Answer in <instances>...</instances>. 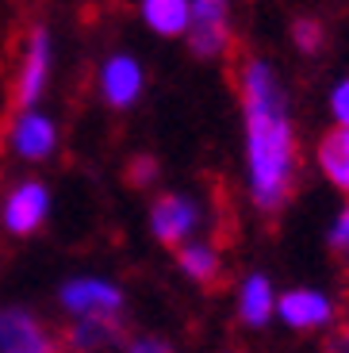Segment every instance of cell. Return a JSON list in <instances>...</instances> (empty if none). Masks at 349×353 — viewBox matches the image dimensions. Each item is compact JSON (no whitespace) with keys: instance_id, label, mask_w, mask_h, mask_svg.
Wrapping results in <instances>:
<instances>
[{"instance_id":"cell-1","label":"cell","mask_w":349,"mask_h":353,"mask_svg":"<svg viewBox=\"0 0 349 353\" xmlns=\"http://www.w3.org/2000/svg\"><path fill=\"white\" fill-rule=\"evenodd\" d=\"M242 112V165L246 196L261 215H277L292 200L299 176V146L292 127L288 88L269 58H246L238 70Z\"/></svg>"},{"instance_id":"cell-2","label":"cell","mask_w":349,"mask_h":353,"mask_svg":"<svg viewBox=\"0 0 349 353\" xmlns=\"http://www.w3.org/2000/svg\"><path fill=\"white\" fill-rule=\"evenodd\" d=\"M58 311L66 319H100V323H123L127 319V288L104 273H73L54 292Z\"/></svg>"},{"instance_id":"cell-3","label":"cell","mask_w":349,"mask_h":353,"mask_svg":"<svg viewBox=\"0 0 349 353\" xmlns=\"http://www.w3.org/2000/svg\"><path fill=\"white\" fill-rule=\"evenodd\" d=\"M208 223V208L196 192H184V188H169V192H157L150 200L146 212V230L157 246L166 250H181L184 242L203 239L200 230Z\"/></svg>"},{"instance_id":"cell-4","label":"cell","mask_w":349,"mask_h":353,"mask_svg":"<svg viewBox=\"0 0 349 353\" xmlns=\"http://www.w3.org/2000/svg\"><path fill=\"white\" fill-rule=\"evenodd\" d=\"M54 192L43 176H19L0 192V230L8 239H35L50 223Z\"/></svg>"},{"instance_id":"cell-5","label":"cell","mask_w":349,"mask_h":353,"mask_svg":"<svg viewBox=\"0 0 349 353\" xmlns=\"http://www.w3.org/2000/svg\"><path fill=\"white\" fill-rule=\"evenodd\" d=\"M54 81V39L46 27H35L23 39L16 65V81H12V97H16V112L27 108H43V97Z\"/></svg>"},{"instance_id":"cell-6","label":"cell","mask_w":349,"mask_h":353,"mask_svg":"<svg viewBox=\"0 0 349 353\" xmlns=\"http://www.w3.org/2000/svg\"><path fill=\"white\" fill-rule=\"evenodd\" d=\"M277 323L292 334H323L338 323V300L315 284L284 288L277 300Z\"/></svg>"},{"instance_id":"cell-7","label":"cell","mask_w":349,"mask_h":353,"mask_svg":"<svg viewBox=\"0 0 349 353\" xmlns=\"http://www.w3.org/2000/svg\"><path fill=\"white\" fill-rule=\"evenodd\" d=\"M61 146V123L46 108H27L16 112L8 123V154L23 165H43Z\"/></svg>"},{"instance_id":"cell-8","label":"cell","mask_w":349,"mask_h":353,"mask_svg":"<svg viewBox=\"0 0 349 353\" xmlns=\"http://www.w3.org/2000/svg\"><path fill=\"white\" fill-rule=\"evenodd\" d=\"M235 23H230V0H192V23H188V50L200 62H219L230 50Z\"/></svg>"},{"instance_id":"cell-9","label":"cell","mask_w":349,"mask_h":353,"mask_svg":"<svg viewBox=\"0 0 349 353\" xmlns=\"http://www.w3.org/2000/svg\"><path fill=\"white\" fill-rule=\"evenodd\" d=\"M97 92L112 112H131L146 92V65L131 50H112L97 70Z\"/></svg>"},{"instance_id":"cell-10","label":"cell","mask_w":349,"mask_h":353,"mask_svg":"<svg viewBox=\"0 0 349 353\" xmlns=\"http://www.w3.org/2000/svg\"><path fill=\"white\" fill-rule=\"evenodd\" d=\"M0 353H61V342L27 303H0Z\"/></svg>"},{"instance_id":"cell-11","label":"cell","mask_w":349,"mask_h":353,"mask_svg":"<svg viewBox=\"0 0 349 353\" xmlns=\"http://www.w3.org/2000/svg\"><path fill=\"white\" fill-rule=\"evenodd\" d=\"M277 300L280 288L265 269H250L235 284V315L246 330H265L269 323H277Z\"/></svg>"},{"instance_id":"cell-12","label":"cell","mask_w":349,"mask_h":353,"mask_svg":"<svg viewBox=\"0 0 349 353\" xmlns=\"http://www.w3.org/2000/svg\"><path fill=\"white\" fill-rule=\"evenodd\" d=\"M315 169L338 196L349 200V127H330L315 142Z\"/></svg>"},{"instance_id":"cell-13","label":"cell","mask_w":349,"mask_h":353,"mask_svg":"<svg viewBox=\"0 0 349 353\" xmlns=\"http://www.w3.org/2000/svg\"><path fill=\"white\" fill-rule=\"evenodd\" d=\"M139 16L157 39H184L192 23V0H139Z\"/></svg>"},{"instance_id":"cell-14","label":"cell","mask_w":349,"mask_h":353,"mask_svg":"<svg viewBox=\"0 0 349 353\" xmlns=\"http://www.w3.org/2000/svg\"><path fill=\"white\" fill-rule=\"evenodd\" d=\"M177 269L192 284H215L223 276V250L211 239H192L177 250Z\"/></svg>"},{"instance_id":"cell-15","label":"cell","mask_w":349,"mask_h":353,"mask_svg":"<svg viewBox=\"0 0 349 353\" xmlns=\"http://www.w3.org/2000/svg\"><path fill=\"white\" fill-rule=\"evenodd\" d=\"M123 338V323H100V319H73L66 327V345L73 353H100Z\"/></svg>"},{"instance_id":"cell-16","label":"cell","mask_w":349,"mask_h":353,"mask_svg":"<svg viewBox=\"0 0 349 353\" xmlns=\"http://www.w3.org/2000/svg\"><path fill=\"white\" fill-rule=\"evenodd\" d=\"M292 46H296L303 58H315V54H323V46H326V31H323V23L319 19H311V16H303V19H296L292 23Z\"/></svg>"},{"instance_id":"cell-17","label":"cell","mask_w":349,"mask_h":353,"mask_svg":"<svg viewBox=\"0 0 349 353\" xmlns=\"http://www.w3.org/2000/svg\"><path fill=\"white\" fill-rule=\"evenodd\" d=\"M326 112H330L334 127H349V73L338 77L330 85V97H326Z\"/></svg>"},{"instance_id":"cell-18","label":"cell","mask_w":349,"mask_h":353,"mask_svg":"<svg viewBox=\"0 0 349 353\" xmlns=\"http://www.w3.org/2000/svg\"><path fill=\"white\" fill-rule=\"evenodd\" d=\"M123 353H177V345L161 334H134L123 342Z\"/></svg>"},{"instance_id":"cell-19","label":"cell","mask_w":349,"mask_h":353,"mask_svg":"<svg viewBox=\"0 0 349 353\" xmlns=\"http://www.w3.org/2000/svg\"><path fill=\"white\" fill-rule=\"evenodd\" d=\"M326 242H330V250H341V254L349 250V200L341 203V212L326 227Z\"/></svg>"},{"instance_id":"cell-20","label":"cell","mask_w":349,"mask_h":353,"mask_svg":"<svg viewBox=\"0 0 349 353\" xmlns=\"http://www.w3.org/2000/svg\"><path fill=\"white\" fill-rule=\"evenodd\" d=\"M157 176H161V165H157V158H150V154H142V158L131 165V181H134L139 188L157 185Z\"/></svg>"},{"instance_id":"cell-21","label":"cell","mask_w":349,"mask_h":353,"mask_svg":"<svg viewBox=\"0 0 349 353\" xmlns=\"http://www.w3.org/2000/svg\"><path fill=\"white\" fill-rule=\"evenodd\" d=\"M341 353H349V338H346V345H341Z\"/></svg>"},{"instance_id":"cell-22","label":"cell","mask_w":349,"mask_h":353,"mask_svg":"<svg viewBox=\"0 0 349 353\" xmlns=\"http://www.w3.org/2000/svg\"><path fill=\"white\" fill-rule=\"evenodd\" d=\"M346 261H349V250H346Z\"/></svg>"}]
</instances>
